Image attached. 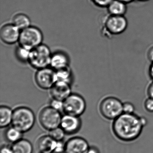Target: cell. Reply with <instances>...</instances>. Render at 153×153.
Masks as SVG:
<instances>
[{"label": "cell", "instance_id": "6da1fadb", "mask_svg": "<svg viewBox=\"0 0 153 153\" xmlns=\"http://www.w3.org/2000/svg\"><path fill=\"white\" fill-rule=\"evenodd\" d=\"M112 128L117 138L124 142H130L140 137L144 127L140 116L134 113H123L114 120Z\"/></svg>", "mask_w": 153, "mask_h": 153}, {"label": "cell", "instance_id": "7a4b0ae2", "mask_svg": "<svg viewBox=\"0 0 153 153\" xmlns=\"http://www.w3.org/2000/svg\"><path fill=\"white\" fill-rule=\"evenodd\" d=\"M128 25V19L125 16L108 15L103 21L102 34L107 38L120 35L126 31Z\"/></svg>", "mask_w": 153, "mask_h": 153}, {"label": "cell", "instance_id": "3957f363", "mask_svg": "<svg viewBox=\"0 0 153 153\" xmlns=\"http://www.w3.org/2000/svg\"><path fill=\"white\" fill-rule=\"evenodd\" d=\"M35 120L34 113L28 107L20 106L13 111L12 126L23 133L30 131L34 125Z\"/></svg>", "mask_w": 153, "mask_h": 153}, {"label": "cell", "instance_id": "277c9868", "mask_svg": "<svg viewBox=\"0 0 153 153\" xmlns=\"http://www.w3.org/2000/svg\"><path fill=\"white\" fill-rule=\"evenodd\" d=\"M52 54L50 47L42 44L30 51L27 63L36 70L49 67Z\"/></svg>", "mask_w": 153, "mask_h": 153}, {"label": "cell", "instance_id": "5b68a950", "mask_svg": "<svg viewBox=\"0 0 153 153\" xmlns=\"http://www.w3.org/2000/svg\"><path fill=\"white\" fill-rule=\"evenodd\" d=\"M44 35L37 27L31 25L21 30L18 45L31 51L43 43Z\"/></svg>", "mask_w": 153, "mask_h": 153}, {"label": "cell", "instance_id": "8992f818", "mask_svg": "<svg viewBox=\"0 0 153 153\" xmlns=\"http://www.w3.org/2000/svg\"><path fill=\"white\" fill-rule=\"evenodd\" d=\"M123 103L117 97H107L100 104L99 110L103 117L109 120H114L123 113Z\"/></svg>", "mask_w": 153, "mask_h": 153}, {"label": "cell", "instance_id": "52a82bcc", "mask_svg": "<svg viewBox=\"0 0 153 153\" xmlns=\"http://www.w3.org/2000/svg\"><path fill=\"white\" fill-rule=\"evenodd\" d=\"M62 118L60 111L51 106L43 108L39 113L40 124L44 128L50 131L60 127Z\"/></svg>", "mask_w": 153, "mask_h": 153}, {"label": "cell", "instance_id": "ba28073f", "mask_svg": "<svg viewBox=\"0 0 153 153\" xmlns=\"http://www.w3.org/2000/svg\"><path fill=\"white\" fill-rule=\"evenodd\" d=\"M86 103L80 95L71 94L63 102V111L65 114L79 117L86 110Z\"/></svg>", "mask_w": 153, "mask_h": 153}, {"label": "cell", "instance_id": "9c48e42d", "mask_svg": "<svg viewBox=\"0 0 153 153\" xmlns=\"http://www.w3.org/2000/svg\"><path fill=\"white\" fill-rule=\"evenodd\" d=\"M35 83L43 90H50L57 81L56 72L51 67L37 70L34 75Z\"/></svg>", "mask_w": 153, "mask_h": 153}, {"label": "cell", "instance_id": "30bf717a", "mask_svg": "<svg viewBox=\"0 0 153 153\" xmlns=\"http://www.w3.org/2000/svg\"><path fill=\"white\" fill-rule=\"evenodd\" d=\"M21 31L11 22L3 24L0 28V39L7 45L18 43Z\"/></svg>", "mask_w": 153, "mask_h": 153}, {"label": "cell", "instance_id": "8fae6325", "mask_svg": "<svg viewBox=\"0 0 153 153\" xmlns=\"http://www.w3.org/2000/svg\"><path fill=\"white\" fill-rule=\"evenodd\" d=\"M89 147L88 142L85 139L73 137L65 143V150L66 153H87Z\"/></svg>", "mask_w": 153, "mask_h": 153}, {"label": "cell", "instance_id": "7c38bea8", "mask_svg": "<svg viewBox=\"0 0 153 153\" xmlns=\"http://www.w3.org/2000/svg\"><path fill=\"white\" fill-rule=\"evenodd\" d=\"M60 127L66 134H75L81 128V121L79 117L65 114L62 116Z\"/></svg>", "mask_w": 153, "mask_h": 153}, {"label": "cell", "instance_id": "4fadbf2b", "mask_svg": "<svg viewBox=\"0 0 153 153\" xmlns=\"http://www.w3.org/2000/svg\"><path fill=\"white\" fill-rule=\"evenodd\" d=\"M53 99L64 102L72 93L71 84L57 81L50 89Z\"/></svg>", "mask_w": 153, "mask_h": 153}, {"label": "cell", "instance_id": "5bb4252c", "mask_svg": "<svg viewBox=\"0 0 153 153\" xmlns=\"http://www.w3.org/2000/svg\"><path fill=\"white\" fill-rule=\"evenodd\" d=\"M70 66V59L66 53L57 51L52 54L50 66L54 71H58Z\"/></svg>", "mask_w": 153, "mask_h": 153}, {"label": "cell", "instance_id": "9a60e30c", "mask_svg": "<svg viewBox=\"0 0 153 153\" xmlns=\"http://www.w3.org/2000/svg\"><path fill=\"white\" fill-rule=\"evenodd\" d=\"M57 144V141L50 135H44L39 138L37 140V148L41 153L53 152Z\"/></svg>", "mask_w": 153, "mask_h": 153}, {"label": "cell", "instance_id": "2e32d148", "mask_svg": "<svg viewBox=\"0 0 153 153\" xmlns=\"http://www.w3.org/2000/svg\"><path fill=\"white\" fill-rule=\"evenodd\" d=\"M127 5L119 0H113L106 7L108 15L125 16L128 10Z\"/></svg>", "mask_w": 153, "mask_h": 153}, {"label": "cell", "instance_id": "e0dca14e", "mask_svg": "<svg viewBox=\"0 0 153 153\" xmlns=\"http://www.w3.org/2000/svg\"><path fill=\"white\" fill-rule=\"evenodd\" d=\"M10 22L20 31L32 25L30 17L25 13L23 12H18L14 14Z\"/></svg>", "mask_w": 153, "mask_h": 153}, {"label": "cell", "instance_id": "ac0fdd59", "mask_svg": "<svg viewBox=\"0 0 153 153\" xmlns=\"http://www.w3.org/2000/svg\"><path fill=\"white\" fill-rule=\"evenodd\" d=\"M13 111L6 105H1L0 108V127L6 128L12 124Z\"/></svg>", "mask_w": 153, "mask_h": 153}, {"label": "cell", "instance_id": "d6986e66", "mask_svg": "<svg viewBox=\"0 0 153 153\" xmlns=\"http://www.w3.org/2000/svg\"><path fill=\"white\" fill-rule=\"evenodd\" d=\"M13 153H33V146L30 141L22 138L13 144Z\"/></svg>", "mask_w": 153, "mask_h": 153}, {"label": "cell", "instance_id": "ffe728a7", "mask_svg": "<svg viewBox=\"0 0 153 153\" xmlns=\"http://www.w3.org/2000/svg\"><path fill=\"white\" fill-rule=\"evenodd\" d=\"M55 72L57 81L66 82L71 84L72 72L70 66L56 71Z\"/></svg>", "mask_w": 153, "mask_h": 153}, {"label": "cell", "instance_id": "44dd1931", "mask_svg": "<svg viewBox=\"0 0 153 153\" xmlns=\"http://www.w3.org/2000/svg\"><path fill=\"white\" fill-rule=\"evenodd\" d=\"M23 133L19 130L12 126L7 130L5 132V137L8 141L14 144L22 139Z\"/></svg>", "mask_w": 153, "mask_h": 153}, {"label": "cell", "instance_id": "7402d4cb", "mask_svg": "<svg viewBox=\"0 0 153 153\" xmlns=\"http://www.w3.org/2000/svg\"><path fill=\"white\" fill-rule=\"evenodd\" d=\"M30 51V50L18 45L15 50V56L19 61L22 63H28Z\"/></svg>", "mask_w": 153, "mask_h": 153}, {"label": "cell", "instance_id": "603a6c76", "mask_svg": "<svg viewBox=\"0 0 153 153\" xmlns=\"http://www.w3.org/2000/svg\"><path fill=\"white\" fill-rule=\"evenodd\" d=\"M66 134L60 127L50 131L49 135L56 141H62Z\"/></svg>", "mask_w": 153, "mask_h": 153}, {"label": "cell", "instance_id": "cb8c5ba5", "mask_svg": "<svg viewBox=\"0 0 153 153\" xmlns=\"http://www.w3.org/2000/svg\"><path fill=\"white\" fill-rule=\"evenodd\" d=\"M113 0H90L92 3L97 7L106 8Z\"/></svg>", "mask_w": 153, "mask_h": 153}, {"label": "cell", "instance_id": "d4e9b609", "mask_svg": "<svg viewBox=\"0 0 153 153\" xmlns=\"http://www.w3.org/2000/svg\"><path fill=\"white\" fill-rule=\"evenodd\" d=\"M123 113L126 114H133L135 111L134 105L129 102H125L123 105Z\"/></svg>", "mask_w": 153, "mask_h": 153}, {"label": "cell", "instance_id": "484cf974", "mask_svg": "<svg viewBox=\"0 0 153 153\" xmlns=\"http://www.w3.org/2000/svg\"><path fill=\"white\" fill-rule=\"evenodd\" d=\"M50 106L59 111H63V102L60 100L53 99L51 101Z\"/></svg>", "mask_w": 153, "mask_h": 153}, {"label": "cell", "instance_id": "4316f807", "mask_svg": "<svg viewBox=\"0 0 153 153\" xmlns=\"http://www.w3.org/2000/svg\"><path fill=\"white\" fill-rule=\"evenodd\" d=\"M145 109L149 113H153V99L149 97L144 102Z\"/></svg>", "mask_w": 153, "mask_h": 153}, {"label": "cell", "instance_id": "83f0119b", "mask_svg": "<svg viewBox=\"0 0 153 153\" xmlns=\"http://www.w3.org/2000/svg\"><path fill=\"white\" fill-rule=\"evenodd\" d=\"M146 56L148 60L150 62V63L153 62V45L150 46L147 50Z\"/></svg>", "mask_w": 153, "mask_h": 153}, {"label": "cell", "instance_id": "f1b7e54d", "mask_svg": "<svg viewBox=\"0 0 153 153\" xmlns=\"http://www.w3.org/2000/svg\"><path fill=\"white\" fill-rule=\"evenodd\" d=\"M147 93L149 97L153 99V81H152L148 86Z\"/></svg>", "mask_w": 153, "mask_h": 153}, {"label": "cell", "instance_id": "f546056e", "mask_svg": "<svg viewBox=\"0 0 153 153\" xmlns=\"http://www.w3.org/2000/svg\"><path fill=\"white\" fill-rule=\"evenodd\" d=\"M1 153H13L12 146H4L1 148Z\"/></svg>", "mask_w": 153, "mask_h": 153}, {"label": "cell", "instance_id": "4dcf8cb0", "mask_svg": "<svg viewBox=\"0 0 153 153\" xmlns=\"http://www.w3.org/2000/svg\"><path fill=\"white\" fill-rule=\"evenodd\" d=\"M148 75L152 81H153V62H151L149 68Z\"/></svg>", "mask_w": 153, "mask_h": 153}, {"label": "cell", "instance_id": "1f68e13d", "mask_svg": "<svg viewBox=\"0 0 153 153\" xmlns=\"http://www.w3.org/2000/svg\"><path fill=\"white\" fill-rule=\"evenodd\" d=\"M87 153H100L98 148L95 146H90Z\"/></svg>", "mask_w": 153, "mask_h": 153}, {"label": "cell", "instance_id": "d6a6232c", "mask_svg": "<svg viewBox=\"0 0 153 153\" xmlns=\"http://www.w3.org/2000/svg\"><path fill=\"white\" fill-rule=\"evenodd\" d=\"M140 119L142 125H143V127H145L147 123V120L144 117H140Z\"/></svg>", "mask_w": 153, "mask_h": 153}, {"label": "cell", "instance_id": "836d02e7", "mask_svg": "<svg viewBox=\"0 0 153 153\" xmlns=\"http://www.w3.org/2000/svg\"><path fill=\"white\" fill-rule=\"evenodd\" d=\"M119 1L128 5V4L132 3L133 1H135V0H119Z\"/></svg>", "mask_w": 153, "mask_h": 153}, {"label": "cell", "instance_id": "e575fe53", "mask_svg": "<svg viewBox=\"0 0 153 153\" xmlns=\"http://www.w3.org/2000/svg\"><path fill=\"white\" fill-rule=\"evenodd\" d=\"M137 1H140V2H147V1H149L150 0H137Z\"/></svg>", "mask_w": 153, "mask_h": 153}, {"label": "cell", "instance_id": "d590c367", "mask_svg": "<svg viewBox=\"0 0 153 153\" xmlns=\"http://www.w3.org/2000/svg\"><path fill=\"white\" fill-rule=\"evenodd\" d=\"M53 153V152H45V153Z\"/></svg>", "mask_w": 153, "mask_h": 153}, {"label": "cell", "instance_id": "8d00e7d4", "mask_svg": "<svg viewBox=\"0 0 153 153\" xmlns=\"http://www.w3.org/2000/svg\"><path fill=\"white\" fill-rule=\"evenodd\" d=\"M66 153V151H64V152H62V153Z\"/></svg>", "mask_w": 153, "mask_h": 153}]
</instances>
